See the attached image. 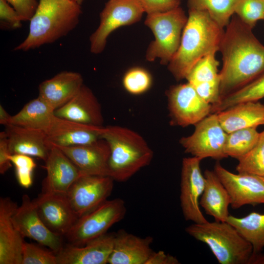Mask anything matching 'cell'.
<instances>
[{"label":"cell","instance_id":"obj_22","mask_svg":"<svg viewBox=\"0 0 264 264\" xmlns=\"http://www.w3.org/2000/svg\"><path fill=\"white\" fill-rule=\"evenodd\" d=\"M153 238L138 237L119 230L115 233L109 264H146L153 251L151 247Z\"/></svg>","mask_w":264,"mask_h":264},{"label":"cell","instance_id":"obj_27","mask_svg":"<svg viewBox=\"0 0 264 264\" xmlns=\"http://www.w3.org/2000/svg\"><path fill=\"white\" fill-rule=\"evenodd\" d=\"M56 117L54 110L38 96L12 116L11 124L39 130L46 133Z\"/></svg>","mask_w":264,"mask_h":264},{"label":"cell","instance_id":"obj_8","mask_svg":"<svg viewBox=\"0 0 264 264\" xmlns=\"http://www.w3.org/2000/svg\"><path fill=\"white\" fill-rule=\"evenodd\" d=\"M190 135L180 138L185 152L201 160L211 158L218 160L227 157L224 146L227 133L221 127L217 113H212L195 125Z\"/></svg>","mask_w":264,"mask_h":264},{"label":"cell","instance_id":"obj_23","mask_svg":"<svg viewBox=\"0 0 264 264\" xmlns=\"http://www.w3.org/2000/svg\"><path fill=\"white\" fill-rule=\"evenodd\" d=\"M83 85L79 73L62 71L40 84L39 97L55 111L71 99Z\"/></svg>","mask_w":264,"mask_h":264},{"label":"cell","instance_id":"obj_39","mask_svg":"<svg viewBox=\"0 0 264 264\" xmlns=\"http://www.w3.org/2000/svg\"><path fill=\"white\" fill-rule=\"evenodd\" d=\"M0 19L1 26L14 29L20 27L23 21L16 10L5 0H0Z\"/></svg>","mask_w":264,"mask_h":264},{"label":"cell","instance_id":"obj_29","mask_svg":"<svg viewBox=\"0 0 264 264\" xmlns=\"http://www.w3.org/2000/svg\"><path fill=\"white\" fill-rule=\"evenodd\" d=\"M264 98V72L251 82L221 98L212 106L211 113H218L236 104L246 102H257Z\"/></svg>","mask_w":264,"mask_h":264},{"label":"cell","instance_id":"obj_28","mask_svg":"<svg viewBox=\"0 0 264 264\" xmlns=\"http://www.w3.org/2000/svg\"><path fill=\"white\" fill-rule=\"evenodd\" d=\"M226 221L252 245L251 264H254L264 248V214L253 212L242 218L229 215Z\"/></svg>","mask_w":264,"mask_h":264},{"label":"cell","instance_id":"obj_20","mask_svg":"<svg viewBox=\"0 0 264 264\" xmlns=\"http://www.w3.org/2000/svg\"><path fill=\"white\" fill-rule=\"evenodd\" d=\"M17 206L10 198H0V264L22 263L23 237L12 220V216Z\"/></svg>","mask_w":264,"mask_h":264},{"label":"cell","instance_id":"obj_6","mask_svg":"<svg viewBox=\"0 0 264 264\" xmlns=\"http://www.w3.org/2000/svg\"><path fill=\"white\" fill-rule=\"evenodd\" d=\"M187 20L188 17L180 6L164 12L147 14L145 24L154 37L146 51L148 61L158 58L162 65H168L179 47Z\"/></svg>","mask_w":264,"mask_h":264},{"label":"cell","instance_id":"obj_7","mask_svg":"<svg viewBox=\"0 0 264 264\" xmlns=\"http://www.w3.org/2000/svg\"><path fill=\"white\" fill-rule=\"evenodd\" d=\"M126 213L124 200L120 198L107 199L80 217L65 237L69 244L84 245L107 233L113 225L124 218Z\"/></svg>","mask_w":264,"mask_h":264},{"label":"cell","instance_id":"obj_9","mask_svg":"<svg viewBox=\"0 0 264 264\" xmlns=\"http://www.w3.org/2000/svg\"><path fill=\"white\" fill-rule=\"evenodd\" d=\"M145 13L139 0H109L100 14V24L90 37V50L101 53L110 34L118 28L132 24Z\"/></svg>","mask_w":264,"mask_h":264},{"label":"cell","instance_id":"obj_36","mask_svg":"<svg viewBox=\"0 0 264 264\" xmlns=\"http://www.w3.org/2000/svg\"><path fill=\"white\" fill-rule=\"evenodd\" d=\"M41 246L24 241L22 264H57L56 253Z\"/></svg>","mask_w":264,"mask_h":264},{"label":"cell","instance_id":"obj_25","mask_svg":"<svg viewBox=\"0 0 264 264\" xmlns=\"http://www.w3.org/2000/svg\"><path fill=\"white\" fill-rule=\"evenodd\" d=\"M217 113L221 127L227 133L264 125V105L258 101L239 103Z\"/></svg>","mask_w":264,"mask_h":264},{"label":"cell","instance_id":"obj_16","mask_svg":"<svg viewBox=\"0 0 264 264\" xmlns=\"http://www.w3.org/2000/svg\"><path fill=\"white\" fill-rule=\"evenodd\" d=\"M44 163L46 176L42 182V193L66 195L73 183L83 175L70 159L55 146L50 148Z\"/></svg>","mask_w":264,"mask_h":264},{"label":"cell","instance_id":"obj_33","mask_svg":"<svg viewBox=\"0 0 264 264\" xmlns=\"http://www.w3.org/2000/svg\"><path fill=\"white\" fill-rule=\"evenodd\" d=\"M217 51H213L200 59L194 66L186 78L188 82L197 84L213 80L219 76L220 62L216 58Z\"/></svg>","mask_w":264,"mask_h":264},{"label":"cell","instance_id":"obj_45","mask_svg":"<svg viewBox=\"0 0 264 264\" xmlns=\"http://www.w3.org/2000/svg\"><path fill=\"white\" fill-rule=\"evenodd\" d=\"M254 264H264V252L261 254L255 261Z\"/></svg>","mask_w":264,"mask_h":264},{"label":"cell","instance_id":"obj_17","mask_svg":"<svg viewBox=\"0 0 264 264\" xmlns=\"http://www.w3.org/2000/svg\"><path fill=\"white\" fill-rule=\"evenodd\" d=\"M104 128V126L86 125L56 116L46 132V142L49 148L86 144L102 138Z\"/></svg>","mask_w":264,"mask_h":264},{"label":"cell","instance_id":"obj_13","mask_svg":"<svg viewBox=\"0 0 264 264\" xmlns=\"http://www.w3.org/2000/svg\"><path fill=\"white\" fill-rule=\"evenodd\" d=\"M214 171L229 193L232 208L238 209L247 204H264V176L235 174L219 162L215 165Z\"/></svg>","mask_w":264,"mask_h":264},{"label":"cell","instance_id":"obj_34","mask_svg":"<svg viewBox=\"0 0 264 264\" xmlns=\"http://www.w3.org/2000/svg\"><path fill=\"white\" fill-rule=\"evenodd\" d=\"M235 14L253 29L258 21L264 20V0H240Z\"/></svg>","mask_w":264,"mask_h":264},{"label":"cell","instance_id":"obj_18","mask_svg":"<svg viewBox=\"0 0 264 264\" xmlns=\"http://www.w3.org/2000/svg\"><path fill=\"white\" fill-rule=\"evenodd\" d=\"M58 148L83 175L109 176L110 149L105 139L101 138L84 145Z\"/></svg>","mask_w":264,"mask_h":264},{"label":"cell","instance_id":"obj_41","mask_svg":"<svg viewBox=\"0 0 264 264\" xmlns=\"http://www.w3.org/2000/svg\"><path fill=\"white\" fill-rule=\"evenodd\" d=\"M10 4L22 21H30L35 14L39 2L36 0H5Z\"/></svg>","mask_w":264,"mask_h":264},{"label":"cell","instance_id":"obj_12","mask_svg":"<svg viewBox=\"0 0 264 264\" xmlns=\"http://www.w3.org/2000/svg\"><path fill=\"white\" fill-rule=\"evenodd\" d=\"M201 159L191 156L182 161L180 201L184 219L195 223L208 220L199 207V199L205 186V177L200 169Z\"/></svg>","mask_w":264,"mask_h":264},{"label":"cell","instance_id":"obj_4","mask_svg":"<svg viewBox=\"0 0 264 264\" xmlns=\"http://www.w3.org/2000/svg\"><path fill=\"white\" fill-rule=\"evenodd\" d=\"M102 138L110 147L109 176L114 181L128 180L152 160L151 148L141 135L130 129L119 126L104 127Z\"/></svg>","mask_w":264,"mask_h":264},{"label":"cell","instance_id":"obj_26","mask_svg":"<svg viewBox=\"0 0 264 264\" xmlns=\"http://www.w3.org/2000/svg\"><path fill=\"white\" fill-rule=\"evenodd\" d=\"M205 186L199 199V205L205 213L216 221H226L231 204L229 193L214 171L206 170L204 173Z\"/></svg>","mask_w":264,"mask_h":264},{"label":"cell","instance_id":"obj_32","mask_svg":"<svg viewBox=\"0 0 264 264\" xmlns=\"http://www.w3.org/2000/svg\"><path fill=\"white\" fill-rule=\"evenodd\" d=\"M238 160L236 168L238 173L264 176V130L260 132L254 146Z\"/></svg>","mask_w":264,"mask_h":264},{"label":"cell","instance_id":"obj_37","mask_svg":"<svg viewBox=\"0 0 264 264\" xmlns=\"http://www.w3.org/2000/svg\"><path fill=\"white\" fill-rule=\"evenodd\" d=\"M9 158L15 168L19 183L23 188H29L33 183V172L36 167L34 159L30 156L21 154H11Z\"/></svg>","mask_w":264,"mask_h":264},{"label":"cell","instance_id":"obj_1","mask_svg":"<svg viewBox=\"0 0 264 264\" xmlns=\"http://www.w3.org/2000/svg\"><path fill=\"white\" fill-rule=\"evenodd\" d=\"M226 27L219 51L222 66L219 72L221 98L246 85L264 72V45L252 28L237 16Z\"/></svg>","mask_w":264,"mask_h":264},{"label":"cell","instance_id":"obj_10","mask_svg":"<svg viewBox=\"0 0 264 264\" xmlns=\"http://www.w3.org/2000/svg\"><path fill=\"white\" fill-rule=\"evenodd\" d=\"M166 93L171 125H195L211 113L212 105L202 99L188 82L172 86Z\"/></svg>","mask_w":264,"mask_h":264},{"label":"cell","instance_id":"obj_46","mask_svg":"<svg viewBox=\"0 0 264 264\" xmlns=\"http://www.w3.org/2000/svg\"><path fill=\"white\" fill-rule=\"evenodd\" d=\"M74 0L81 5L85 0Z\"/></svg>","mask_w":264,"mask_h":264},{"label":"cell","instance_id":"obj_30","mask_svg":"<svg viewBox=\"0 0 264 264\" xmlns=\"http://www.w3.org/2000/svg\"><path fill=\"white\" fill-rule=\"evenodd\" d=\"M240 0H187L189 9L205 11L221 27L224 28L235 14Z\"/></svg>","mask_w":264,"mask_h":264},{"label":"cell","instance_id":"obj_19","mask_svg":"<svg viewBox=\"0 0 264 264\" xmlns=\"http://www.w3.org/2000/svg\"><path fill=\"white\" fill-rule=\"evenodd\" d=\"M114 237L115 233H106L82 246H64L56 253L57 264H108Z\"/></svg>","mask_w":264,"mask_h":264},{"label":"cell","instance_id":"obj_3","mask_svg":"<svg viewBox=\"0 0 264 264\" xmlns=\"http://www.w3.org/2000/svg\"><path fill=\"white\" fill-rule=\"evenodd\" d=\"M81 5L74 0H40L26 39L14 50L26 51L65 36L77 25Z\"/></svg>","mask_w":264,"mask_h":264},{"label":"cell","instance_id":"obj_5","mask_svg":"<svg viewBox=\"0 0 264 264\" xmlns=\"http://www.w3.org/2000/svg\"><path fill=\"white\" fill-rule=\"evenodd\" d=\"M185 231L196 240L205 243L220 264H251L252 245L226 221L195 223Z\"/></svg>","mask_w":264,"mask_h":264},{"label":"cell","instance_id":"obj_2","mask_svg":"<svg viewBox=\"0 0 264 264\" xmlns=\"http://www.w3.org/2000/svg\"><path fill=\"white\" fill-rule=\"evenodd\" d=\"M224 32L205 11L189 9L179 47L168 65L176 81L186 79L196 64L218 51Z\"/></svg>","mask_w":264,"mask_h":264},{"label":"cell","instance_id":"obj_43","mask_svg":"<svg viewBox=\"0 0 264 264\" xmlns=\"http://www.w3.org/2000/svg\"><path fill=\"white\" fill-rule=\"evenodd\" d=\"M178 259L175 256L166 254L164 251L159 250L152 252L146 264H179Z\"/></svg>","mask_w":264,"mask_h":264},{"label":"cell","instance_id":"obj_35","mask_svg":"<svg viewBox=\"0 0 264 264\" xmlns=\"http://www.w3.org/2000/svg\"><path fill=\"white\" fill-rule=\"evenodd\" d=\"M123 84L125 89L132 94H140L146 92L152 84L150 74L141 67L132 68L125 74Z\"/></svg>","mask_w":264,"mask_h":264},{"label":"cell","instance_id":"obj_44","mask_svg":"<svg viewBox=\"0 0 264 264\" xmlns=\"http://www.w3.org/2000/svg\"><path fill=\"white\" fill-rule=\"evenodd\" d=\"M12 115H10L3 107L0 105V124L4 126L11 124Z\"/></svg>","mask_w":264,"mask_h":264},{"label":"cell","instance_id":"obj_40","mask_svg":"<svg viewBox=\"0 0 264 264\" xmlns=\"http://www.w3.org/2000/svg\"><path fill=\"white\" fill-rule=\"evenodd\" d=\"M147 14L168 11L179 6L180 0H139Z\"/></svg>","mask_w":264,"mask_h":264},{"label":"cell","instance_id":"obj_11","mask_svg":"<svg viewBox=\"0 0 264 264\" xmlns=\"http://www.w3.org/2000/svg\"><path fill=\"white\" fill-rule=\"evenodd\" d=\"M114 181L110 176L83 175L73 183L66 195L78 219L107 200Z\"/></svg>","mask_w":264,"mask_h":264},{"label":"cell","instance_id":"obj_15","mask_svg":"<svg viewBox=\"0 0 264 264\" xmlns=\"http://www.w3.org/2000/svg\"><path fill=\"white\" fill-rule=\"evenodd\" d=\"M32 201L46 227L61 236H65L78 219L66 195L41 192Z\"/></svg>","mask_w":264,"mask_h":264},{"label":"cell","instance_id":"obj_31","mask_svg":"<svg viewBox=\"0 0 264 264\" xmlns=\"http://www.w3.org/2000/svg\"><path fill=\"white\" fill-rule=\"evenodd\" d=\"M260 132L256 128H250L228 133L224 146L227 157L238 160L246 154L257 143Z\"/></svg>","mask_w":264,"mask_h":264},{"label":"cell","instance_id":"obj_14","mask_svg":"<svg viewBox=\"0 0 264 264\" xmlns=\"http://www.w3.org/2000/svg\"><path fill=\"white\" fill-rule=\"evenodd\" d=\"M16 228L24 238L34 240L40 245L48 247L56 253L64 246L63 237L48 229L40 217L30 197L22 196V203L12 216Z\"/></svg>","mask_w":264,"mask_h":264},{"label":"cell","instance_id":"obj_42","mask_svg":"<svg viewBox=\"0 0 264 264\" xmlns=\"http://www.w3.org/2000/svg\"><path fill=\"white\" fill-rule=\"evenodd\" d=\"M10 154L7 135L5 131L0 132V173L4 174L11 167Z\"/></svg>","mask_w":264,"mask_h":264},{"label":"cell","instance_id":"obj_38","mask_svg":"<svg viewBox=\"0 0 264 264\" xmlns=\"http://www.w3.org/2000/svg\"><path fill=\"white\" fill-rule=\"evenodd\" d=\"M220 76L216 79L193 86L199 96L212 105L218 104L221 100Z\"/></svg>","mask_w":264,"mask_h":264},{"label":"cell","instance_id":"obj_21","mask_svg":"<svg viewBox=\"0 0 264 264\" xmlns=\"http://www.w3.org/2000/svg\"><path fill=\"white\" fill-rule=\"evenodd\" d=\"M61 118L96 126H103L101 107L92 91L83 85L77 94L54 111Z\"/></svg>","mask_w":264,"mask_h":264},{"label":"cell","instance_id":"obj_24","mask_svg":"<svg viewBox=\"0 0 264 264\" xmlns=\"http://www.w3.org/2000/svg\"><path fill=\"white\" fill-rule=\"evenodd\" d=\"M5 128L11 154H24L46 161L50 148L46 142L44 132L13 124Z\"/></svg>","mask_w":264,"mask_h":264}]
</instances>
